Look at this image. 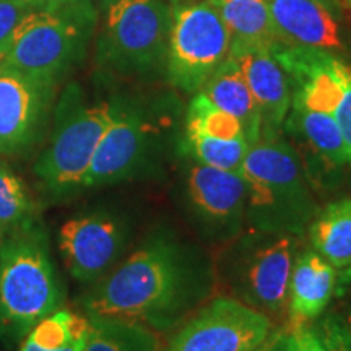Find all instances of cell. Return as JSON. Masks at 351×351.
<instances>
[{"mask_svg": "<svg viewBox=\"0 0 351 351\" xmlns=\"http://www.w3.org/2000/svg\"><path fill=\"white\" fill-rule=\"evenodd\" d=\"M88 332V315L59 307L28 332L20 351H83Z\"/></svg>", "mask_w": 351, "mask_h": 351, "instance_id": "obj_20", "label": "cell"}, {"mask_svg": "<svg viewBox=\"0 0 351 351\" xmlns=\"http://www.w3.org/2000/svg\"><path fill=\"white\" fill-rule=\"evenodd\" d=\"M186 207L212 239H236L245 225V182L241 173L192 160L186 173Z\"/></svg>", "mask_w": 351, "mask_h": 351, "instance_id": "obj_10", "label": "cell"}, {"mask_svg": "<svg viewBox=\"0 0 351 351\" xmlns=\"http://www.w3.org/2000/svg\"><path fill=\"white\" fill-rule=\"evenodd\" d=\"M95 21L90 0H49L23 16L0 65L52 86L83 56Z\"/></svg>", "mask_w": 351, "mask_h": 351, "instance_id": "obj_3", "label": "cell"}, {"mask_svg": "<svg viewBox=\"0 0 351 351\" xmlns=\"http://www.w3.org/2000/svg\"><path fill=\"white\" fill-rule=\"evenodd\" d=\"M306 231L311 249L337 271L351 269V199L332 202L319 210Z\"/></svg>", "mask_w": 351, "mask_h": 351, "instance_id": "obj_18", "label": "cell"}, {"mask_svg": "<svg viewBox=\"0 0 351 351\" xmlns=\"http://www.w3.org/2000/svg\"><path fill=\"white\" fill-rule=\"evenodd\" d=\"M125 226L109 213L70 218L59 231V249L70 275L80 283L99 280L125 247Z\"/></svg>", "mask_w": 351, "mask_h": 351, "instance_id": "obj_12", "label": "cell"}, {"mask_svg": "<svg viewBox=\"0 0 351 351\" xmlns=\"http://www.w3.org/2000/svg\"><path fill=\"white\" fill-rule=\"evenodd\" d=\"M283 351H327L309 324L283 328Z\"/></svg>", "mask_w": 351, "mask_h": 351, "instance_id": "obj_28", "label": "cell"}, {"mask_svg": "<svg viewBox=\"0 0 351 351\" xmlns=\"http://www.w3.org/2000/svg\"><path fill=\"white\" fill-rule=\"evenodd\" d=\"M320 2H324V3H327V5H330V7H333V8H337L335 7V3L332 2V0H320ZM337 10H339V8H337ZM341 12V10H340Z\"/></svg>", "mask_w": 351, "mask_h": 351, "instance_id": "obj_34", "label": "cell"}, {"mask_svg": "<svg viewBox=\"0 0 351 351\" xmlns=\"http://www.w3.org/2000/svg\"><path fill=\"white\" fill-rule=\"evenodd\" d=\"M343 280L346 283L351 285V269H348L346 271H343Z\"/></svg>", "mask_w": 351, "mask_h": 351, "instance_id": "obj_32", "label": "cell"}, {"mask_svg": "<svg viewBox=\"0 0 351 351\" xmlns=\"http://www.w3.org/2000/svg\"><path fill=\"white\" fill-rule=\"evenodd\" d=\"M339 271L314 249H301L295 258L288 289L287 327L317 320L337 289Z\"/></svg>", "mask_w": 351, "mask_h": 351, "instance_id": "obj_16", "label": "cell"}, {"mask_svg": "<svg viewBox=\"0 0 351 351\" xmlns=\"http://www.w3.org/2000/svg\"><path fill=\"white\" fill-rule=\"evenodd\" d=\"M51 90L0 65V155H13L33 143Z\"/></svg>", "mask_w": 351, "mask_h": 351, "instance_id": "obj_15", "label": "cell"}, {"mask_svg": "<svg viewBox=\"0 0 351 351\" xmlns=\"http://www.w3.org/2000/svg\"><path fill=\"white\" fill-rule=\"evenodd\" d=\"M333 116H335V119L341 129V134H343L348 163H351V73L346 78L343 95H341V99L335 109V112H333Z\"/></svg>", "mask_w": 351, "mask_h": 351, "instance_id": "obj_29", "label": "cell"}, {"mask_svg": "<svg viewBox=\"0 0 351 351\" xmlns=\"http://www.w3.org/2000/svg\"><path fill=\"white\" fill-rule=\"evenodd\" d=\"M289 111L291 114H288V127L291 125V129L301 135L302 140L315 152V155L332 166L348 163L343 134L333 114L296 106V104H291Z\"/></svg>", "mask_w": 351, "mask_h": 351, "instance_id": "obj_21", "label": "cell"}, {"mask_svg": "<svg viewBox=\"0 0 351 351\" xmlns=\"http://www.w3.org/2000/svg\"><path fill=\"white\" fill-rule=\"evenodd\" d=\"M184 135H204V137L226 140L245 138L239 121L215 106L202 91H197L189 103L186 112V134Z\"/></svg>", "mask_w": 351, "mask_h": 351, "instance_id": "obj_24", "label": "cell"}, {"mask_svg": "<svg viewBox=\"0 0 351 351\" xmlns=\"http://www.w3.org/2000/svg\"><path fill=\"white\" fill-rule=\"evenodd\" d=\"M339 10H351V0H332Z\"/></svg>", "mask_w": 351, "mask_h": 351, "instance_id": "obj_31", "label": "cell"}, {"mask_svg": "<svg viewBox=\"0 0 351 351\" xmlns=\"http://www.w3.org/2000/svg\"><path fill=\"white\" fill-rule=\"evenodd\" d=\"M25 2H29V3H33V2H36V0H25Z\"/></svg>", "mask_w": 351, "mask_h": 351, "instance_id": "obj_35", "label": "cell"}, {"mask_svg": "<svg viewBox=\"0 0 351 351\" xmlns=\"http://www.w3.org/2000/svg\"><path fill=\"white\" fill-rule=\"evenodd\" d=\"M245 182L249 231L304 234L319 212L302 160L280 137L249 147L239 169Z\"/></svg>", "mask_w": 351, "mask_h": 351, "instance_id": "obj_2", "label": "cell"}, {"mask_svg": "<svg viewBox=\"0 0 351 351\" xmlns=\"http://www.w3.org/2000/svg\"><path fill=\"white\" fill-rule=\"evenodd\" d=\"M62 287L46 236L33 225L0 245V322L15 335L28 333L62 304Z\"/></svg>", "mask_w": 351, "mask_h": 351, "instance_id": "obj_4", "label": "cell"}, {"mask_svg": "<svg viewBox=\"0 0 351 351\" xmlns=\"http://www.w3.org/2000/svg\"><path fill=\"white\" fill-rule=\"evenodd\" d=\"M345 320H346V324H348V327H350V330H351V306H350V309H348V315H346Z\"/></svg>", "mask_w": 351, "mask_h": 351, "instance_id": "obj_33", "label": "cell"}, {"mask_svg": "<svg viewBox=\"0 0 351 351\" xmlns=\"http://www.w3.org/2000/svg\"><path fill=\"white\" fill-rule=\"evenodd\" d=\"M252 351H283V328H274L270 335Z\"/></svg>", "mask_w": 351, "mask_h": 351, "instance_id": "obj_30", "label": "cell"}, {"mask_svg": "<svg viewBox=\"0 0 351 351\" xmlns=\"http://www.w3.org/2000/svg\"><path fill=\"white\" fill-rule=\"evenodd\" d=\"M230 57L243 73L261 112V140L276 138L291 109V85L287 73L265 46L231 39Z\"/></svg>", "mask_w": 351, "mask_h": 351, "instance_id": "obj_13", "label": "cell"}, {"mask_svg": "<svg viewBox=\"0 0 351 351\" xmlns=\"http://www.w3.org/2000/svg\"><path fill=\"white\" fill-rule=\"evenodd\" d=\"M29 12L32 3L25 0H0V64L10 51L16 26Z\"/></svg>", "mask_w": 351, "mask_h": 351, "instance_id": "obj_26", "label": "cell"}, {"mask_svg": "<svg viewBox=\"0 0 351 351\" xmlns=\"http://www.w3.org/2000/svg\"><path fill=\"white\" fill-rule=\"evenodd\" d=\"M215 269L199 247L158 234L86 293L88 317L138 322L169 332L212 298Z\"/></svg>", "mask_w": 351, "mask_h": 351, "instance_id": "obj_1", "label": "cell"}, {"mask_svg": "<svg viewBox=\"0 0 351 351\" xmlns=\"http://www.w3.org/2000/svg\"><path fill=\"white\" fill-rule=\"evenodd\" d=\"M32 202L25 184L5 166H0V231L16 226L28 217Z\"/></svg>", "mask_w": 351, "mask_h": 351, "instance_id": "obj_25", "label": "cell"}, {"mask_svg": "<svg viewBox=\"0 0 351 351\" xmlns=\"http://www.w3.org/2000/svg\"><path fill=\"white\" fill-rule=\"evenodd\" d=\"M90 332L83 351H160L158 332L138 322L88 317Z\"/></svg>", "mask_w": 351, "mask_h": 351, "instance_id": "obj_22", "label": "cell"}, {"mask_svg": "<svg viewBox=\"0 0 351 351\" xmlns=\"http://www.w3.org/2000/svg\"><path fill=\"white\" fill-rule=\"evenodd\" d=\"M181 147L184 153L197 163L239 173L251 145L245 138L226 140L204 135H184Z\"/></svg>", "mask_w": 351, "mask_h": 351, "instance_id": "obj_23", "label": "cell"}, {"mask_svg": "<svg viewBox=\"0 0 351 351\" xmlns=\"http://www.w3.org/2000/svg\"><path fill=\"white\" fill-rule=\"evenodd\" d=\"M275 33L285 46L327 51L341 57L348 38L340 23V10L320 0H267Z\"/></svg>", "mask_w": 351, "mask_h": 351, "instance_id": "obj_14", "label": "cell"}, {"mask_svg": "<svg viewBox=\"0 0 351 351\" xmlns=\"http://www.w3.org/2000/svg\"><path fill=\"white\" fill-rule=\"evenodd\" d=\"M217 8L231 39L265 46L271 51L282 44L275 33L267 0H208Z\"/></svg>", "mask_w": 351, "mask_h": 351, "instance_id": "obj_19", "label": "cell"}, {"mask_svg": "<svg viewBox=\"0 0 351 351\" xmlns=\"http://www.w3.org/2000/svg\"><path fill=\"white\" fill-rule=\"evenodd\" d=\"M169 26L168 0H112L99 39V62L125 75L165 70Z\"/></svg>", "mask_w": 351, "mask_h": 351, "instance_id": "obj_8", "label": "cell"}, {"mask_svg": "<svg viewBox=\"0 0 351 351\" xmlns=\"http://www.w3.org/2000/svg\"><path fill=\"white\" fill-rule=\"evenodd\" d=\"M301 236L247 231L226 254V282L232 298L271 320L288 315V289Z\"/></svg>", "mask_w": 351, "mask_h": 351, "instance_id": "obj_5", "label": "cell"}, {"mask_svg": "<svg viewBox=\"0 0 351 351\" xmlns=\"http://www.w3.org/2000/svg\"><path fill=\"white\" fill-rule=\"evenodd\" d=\"M160 129L138 108L114 104L111 124L101 137L83 189L109 186L129 179L147 163Z\"/></svg>", "mask_w": 351, "mask_h": 351, "instance_id": "obj_11", "label": "cell"}, {"mask_svg": "<svg viewBox=\"0 0 351 351\" xmlns=\"http://www.w3.org/2000/svg\"><path fill=\"white\" fill-rule=\"evenodd\" d=\"M274 320L232 296H215L182 320L160 351H252Z\"/></svg>", "mask_w": 351, "mask_h": 351, "instance_id": "obj_9", "label": "cell"}, {"mask_svg": "<svg viewBox=\"0 0 351 351\" xmlns=\"http://www.w3.org/2000/svg\"><path fill=\"white\" fill-rule=\"evenodd\" d=\"M314 330L327 351H351V330L341 315H320Z\"/></svg>", "mask_w": 351, "mask_h": 351, "instance_id": "obj_27", "label": "cell"}, {"mask_svg": "<svg viewBox=\"0 0 351 351\" xmlns=\"http://www.w3.org/2000/svg\"><path fill=\"white\" fill-rule=\"evenodd\" d=\"M200 91L212 101L215 106L239 121L249 145L257 143L261 140V112H258L256 101L252 98L243 73L230 56L202 86Z\"/></svg>", "mask_w": 351, "mask_h": 351, "instance_id": "obj_17", "label": "cell"}, {"mask_svg": "<svg viewBox=\"0 0 351 351\" xmlns=\"http://www.w3.org/2000/svg\"><path fill=\"white\" fill-rule=\"evenodd\" d=\"M114 116V104H88L82 90L70 85L57 104L49 147L39 156L34 173L52 194L83 189L98 143Z\"/></svg>", "mask_w": 351, "mask_h": 351, "instance_id": "obj_6", "label": "cell"}, {"mask_svg": "<svg viewBox=\"0 0 351 351\" xmlns=\"http://www.w3.org/2000/svg\"><path fill=\"white\" fill-rule=\"evenodd\" d=\"M231 33L208 0H171L165 73L169 85L195 95L230 56Z\"/></svg>", "mask_w": 351, "mask_h": 351, "instance_id": "obj_7", "label": "cell"}]
</instances>
